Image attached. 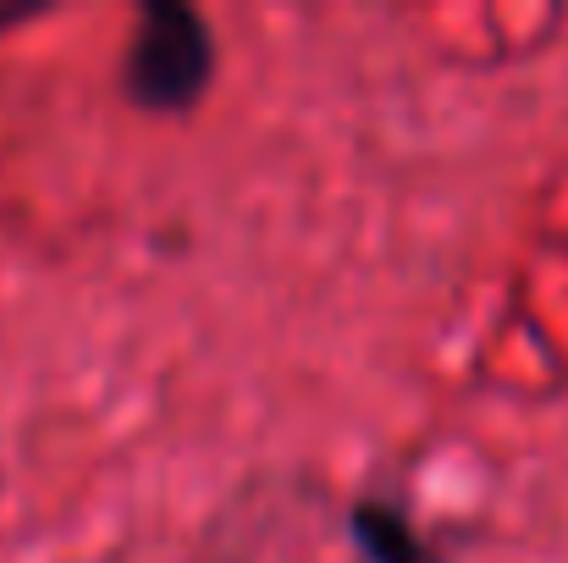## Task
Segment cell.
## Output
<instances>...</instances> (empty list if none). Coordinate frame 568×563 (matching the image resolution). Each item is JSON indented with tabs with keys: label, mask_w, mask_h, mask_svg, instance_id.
Segmentation results:
<instances>
[{
	"label": "cell",
	"mask_w": 568,
	"mask_h": 563,
	"mask_svg": "<svg viewBox=\"0 0 568 563\" xmlns=\"http://www.w3.org/2000/svg\"><path fill=\"white\" fill-rule=\"evenodd\" d=\"M354 542L371 563H436L425 536L392 503H359L354 509Z\"/></svg>",
	"instance_id": "obj_2"
},
{
	"label": "cell",
	"mask_w": 568,
	"mask_h": 563,
	"mask_svg": "<svg viewBox=\"0 0 568 563\" xmlns=\"http://www.w3.org/2000/svg\"><path fill=\"white\" fill-rule=\"evenodd\" d=\"M17 17H22V11H11V6H0V28H11Z\"/></svg>",
	"instance_id": "obj_3"
},
{
	"label": "cell",
	"mask_w": 568,
	"mask_h": 563,
	"mask_svg": "<svg viewBox=\"0 0 568 563\" xmlns=\"http://www.w3.org/2000/svg\"><path fill=\"white\" fill-rule=\"evenodd\" d=\"M210 67H215V44L193 6H178V0L144 6L139 33L128 44V94L144 111L193 105L199 89L210 83Z\"/></svg>",
	"instance_id": "obj_1"
}]
</instances>
